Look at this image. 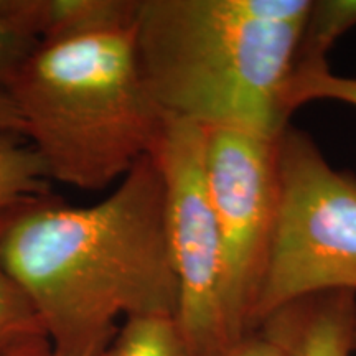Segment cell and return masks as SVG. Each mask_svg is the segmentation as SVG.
Masks as SVG:
<instances>
[{"label": "cell", "mask_w": 356, "mask_h": 356, "mask_svg": "<svg viewBox=\"0 0 356 356\" xmlns=\"http://www.w3.org/2000/svg\"><path fill=\"white\" fill-rule=\"evenodd\" d=\"M2 257L58 355L101 356L119 318L177 315L165 193L152 155L95 204L71 207L51 193L24 204L3 234Z\"/></svg>", "instance_id": "obj_1"}, {"label": "cell", "mask_w": 356, "mask_h": 356, "mask_svg": "<svg viewBox=\"0 0 356 356\" xmlns=\"http://www.w3.org/2000/svg\"><path fill=\"white\" fill-rule=\"evenodd\" d=\"M312 0H139L145 84L167 118L277 137Z\"/></svg>", "instance_id": "obj_2"}, {"label": "cell", "mask_w": 356, "mask_h": 356, "mask_svg": "<svg viewBox=\"0 0 356 356\" xmlns=\"http://www.w3.org/2000/svg\"><path fill=\"white\" fill-rule=\"evenodd\" d=\"M6 95L48 178L79 190L121 181L167 122L142 74L136 25L38 44Z\"/></svg>", "instance_id": "obj_3"}, {"label": "cell", "mask_w": 356, "mask_h": 356, "mask_svg": "<svg viewBox=\"0 0 356 356\" xmlns=\"http://www.w3.org/2000/svg\"><path fill=\"white\" fill-rule=\"evenodd\" d=\"M279 204L254 332L289 302L356 292V177L338 172L291 124L277 137Z\"/></svg>", "instance_id": "obj_4"}, {"label": "cell", "mask_w": 356, "mask_h": 356, "mask_svg": "<svg viewBox=\"0 0 356 356\" xmlns=\"http://www.w3.org/2000/svg\"><path fill=\"white\" fill-rule=\"evenodd\" d=\"M277 137L204 129V180L220 234L222 299L233 343L254 332L277 220Z\"/></svg>", "instance_id": "obj_5"}, {"label": "cell", "mask_w": 356, "mask_h": 356, "mask_svg": "<svg viewBox=\"0 0 356 356\" xmlns=\"http://www.w3.org/2000/svg\"><path fill=\"white\" fill-rule=\"evenodd\" d=\"M163 180L165 233L178 284L177 320L193 356H222L231 341L218 226L204 180V129L167 118L152 152Z\"/></svg>", "instance_id": "obj_6"}, {"label": "cell", "mask_w": 356, "mask_h": 356, "mask_svg": "<svg viewBox=\"0 0 356 356\" xmlns=\"http://www.w3.org/2000/svg\"><path fill=\"white\" fill-rule=\"evenodd\" d=\"M282 356H351L356 346V292L328 291L289 302L257 330Z\"/></svg>", "instance_id": "obj_7"}, {"label": "cell", "mask_w": 356, "mask_h": 356, "mask_svg": "<svg viewBox=\"0 0 356 356\" xmlns=\"http://www.w3.org/2000/svg\"><path fill=\"white\" fill-rule=\"evenodd\" d=\"M139 0H0V17L38 44L136 25Z\"/></svg>", "instance_id": "obj_8"}, {"label": "cell", "mask_w": 356, "mask_h": 356, "mask_svg": "<svg viewBox=\"0 0 356 356\" xmlns=\"http://www.w3.org/2000/svg\"><path fill=\"white\" fill-rule=\"evenodd\" d=\"M29 202L0 210V356H42L51 351L50 338L37 310L8 273L2 257V239L7 226Z\"/></svg>", "instance_id": "obj_9"}, {"label": "cell", "mask_w": 356, "mask_h": 356, "mask_svg": "<svg viewBox=\"0 0 356 356\" xmlns=\"http://www.w3.org/2000/svg\"><path fill=\"white\" fill-rule=\"evenodd\" d=\"M101 356H193L175 315H136L119 325Z\"/></svg>", "instance_id": "obj_10"}, {"label": "cell", "mask_w": 356, "mask_h": 356, "mask_svg": "<svg viewBox=\"0 0 356 356\" xmlns=\"http://www.w3.org/2000/svg\"><path fill=\"white\" fill-rule=\"evenodd\" d=\"M50 195V178L32 145L17 134H0V210Z\"/></svg>", "instance_id": "obj_11"}, {"label": "cell", "mask_w": 356, "mask_h": 356, "mask_svg": "<svg viewBox=\"0 0 356 356\" xmlns=\"http://www.w3.org/2000/svg\"><path fill=\"white\" fill-rule=\"evenodd\" d=\"M356 26V0H312L297 48L296 70L327 66V53Z\"/></svg>", "instance_id": "obj_12"}, {"label": "cell", "mask_w": 356, "mask_h": 356, "mask_svg": "<svg viewBox=\"0 0 356 356\" xmlns=\"http://www.w3.org/2000/svg\"><path fill=\"white\" fill-rule=\"evenodd\" d=\"M340 101L356 108V79L333 74L327 66L293 70L287 86L289 113L309 101Z\"/></svg>", "instance_id": "obj_13"}, {"label": "cell", "mask_w": 356, "mask_h": 356, "mask_svg": "<svg viewBox=\"0 0 356 356\" xmlns=\"http://www.w3.org/2000/svg\"><path fill=\"white\" fill-rule=\"evenodd\" d=\"M38 43L0 17V92H6L25 60Z\"/></svg>", "instance_id": "obj_14"}, {"label": "cell", "mask_w": 356, "mask_h": 356, "mask_svg": "<svg viewBox=\"0 0 356 356\" xmlns=\"http://www.w3.org/2000/svg\"><path fill=\"white\" fill-rule=\"evenodd\" d=\"M222 356H282V353L262 333L252 332L229 346Z\"/></svg>", "instance_id": "obj_15"}, {"label": "cell", "mask_w": 356, "mask_h": 356, "mask_svg": "<svg viewBox=\"0 0 356 356\" xmlns=\"http://www.w3.org/2000/svg\"><path fill=\"white\" fill-rule=\"evenodd\" d=\"M0 134L22 136V122L15 106L6 92H0Z\"/></svg>", "instance_id": "obj_16"}, {"label": "cell", "mask_w": 356, "mask_h": 356, "mask_svg": "<svg viewBox=\"0 0 356 356\" xmlns=\"http://www.w3.org/2000/svg\"><path fill=\"white\" fill-rule=\"evenodd\" d=\"M42 356H65V355H58V353H55V351H48V353H44V355H42Z\"/></svg>", "instance_id": "obj_17"}, {"label": "cell", "mask_w": 356, "mask_h": 356, "mask_svg": "<svg viewBox=\"0 0 356 356\" xmlns=\"http://www.w3.org/2000/svg\"><path fill=\"white\" fill-rule=\"evenodd\" d=\"M355 351H356V346H355Z\"/></svg>", "instance_id": "obj_18"}]
</instances>
